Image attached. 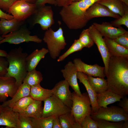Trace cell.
Instances as JSON below:
<instances>
[{"label":"cell","mask_w":128,"mask_h":128,"mask_svg":"<svg viewBox=\"0 0 128 128\" xmlns=\"http://www.w3.org/2000/svg\"><path fill=\"white\" fill-rule=\"evenodd\" d=\"M105 76L108 90L123 96L128 95V58L110 55Z\"/></svg>","instance_id":"1"},{"label":"cell","mask_w":128,"mask_h":128,"mask_svg":"<svg viewBox=\"0 0 128 128\" xmlns=\"http://www.w3.org/2000/svg\"><path fill=\"white\" fill-rule=\"evenodd\" d=\"M99 0H81L62 7L59 14L62 21L71 30L81 29L85 27L88 21L85 16L87 9Z\"/></svg>","instance_id":"2"},{"label":"cell","mask_w":128,"mask_h":128,"mask_svg":"<svg viewBox=\"0 0 128 128\" xmlns=\"http://www.w3.org/2000/svg\"><path fill=\"white\" fill-rule=\"evenodd\" d=\"M28 55L20 47L11 49L5 57L8 62L9 66L4 77L14 78L18 88L23 83L28 72L26 62Z\"/></svg>","instance_id":"3"},{"label":"cell","mask_w":128,"mask_h":128,"mask_svg":"<svg viewBox=\"0 0 128 128\" xmlns=\"http://www.w3.org/2000/svg\"><path fill=\"white\" fill-rule=\"evenodd\" d=\"M43 40L46 44L50 56L53 59L58 57L67 43L62 28L59 27L56 31L50 27L45 32Z\"/></svg>","instance_id":"4"},{"label":"cell","mask_w":128,"mask_h":128,"mask_svg":"<svg viewBox=\"0 0 128 128\" xmlns=\"http://www.w3.org/2000/svg\"><path fill=\"white\" fill-rule=\"evenodd\" d=\"M72 95L73 104L71 112L76 121L80 124L86 116L92 113L90 100L87 92L79 96L74 91Z\"/></svg>","instance_id":"5"},{"label":"cell","mask_w":128,"mask_h":128,"mask_svg":"<svg viewBox=\"0 0 128 128\" xmlns=\"http://www.w3.org/2000/svg\"><path fill=\"white\" fill-rule=\"evenodd\" d=\"M91 116L95 121L103 120L116 122L128 120V113L121 107L114 105L99 107L96 112L92 113Z\"/></svg>","instance_id":"6"},{"label":"cell","mask_w":128,"mask_h":128,"mask_svg":"<svg viewBox=\"0 0 128 128\" xmlns=\"http://www.w3.org/2000/svg\"><path fill=\"white\" fill-rule=\"evenodd\" d=\"M37 9L35 4L29 3L25 0H17L10 7L8 12L21 22L34 14Z\"/></svg>","instance_id":"7"},{"label":"cell","mask_w":128,"mask_h":128,"mask_svg":"<svg viewBox=\"0 0 128 128\" xmlns=\"http://www.w3.org/2000/svg\"><path fill=\"white\" fill-rule=\"evenodd\" d=\"M42 116H58L71 112V109L54 95L44 101Z\"/></svg>","instance_id":"8"},{"label":"cell","mask_w":128,"mask_h":128,"mask_svg":"<svg viewBox=\"0 0 128 128\" xmlns=\"http://www.w3.org/2000/svg\"><path fill=\"white\" fill-rule=\"evenodd\" d=\"M30 32L23 29H17L5 35L2 36L3 39L0 41V45L5 42L17 44L23 42H33L37 43L42 42V40L37 35H31Z\"/></svg>","instance_id":"9"},{"label":"cell","mask_w":128,"mask_h":128,"mask_svg":"<svg viewBox=\"0 0 128 128\" xmlns=\"http://www.w3.org/2000/svg\"><path fill=\"white\" fill-rule=\"evenodd\" d=\"M34 14L33 25L39 24L43 30H47L55 23L53 12L50 6L45 5L37 8Z\"/></svg>","instance_id":"10"},{"label":"cell","mask_w":128,"mask_h":128,"mask_svg":"<svg viewBox=\"0 0 128 128\" xmlns=\"http://www.w3.org/2000/svg\"><path fill=\"white\" fill-rule=\"evenodd\" d=\"M90 34L101 55L105 68V76L110 55L103 36L93 24L88 28Z\"/></svg>","instance_id":"11"},{"label":"cell","mask_w":128,"mask_h":128,"mask_svg":"<svg viewBox=\"0 0 128 128\" xmlns=\"http://www.w3.org/2000/svg\"><path fill=\"white\" fill-rule=\"evenodd\" d=\"M73 63L78 72H82L87 75L95 77L104 78V67L96 64L93 65H88L83 62L80 58L74 59Z\"/></svg>","instance_id":"12"},{"label":"cell","mask_w":128,"mask_h":128,"mask_svg":"<svg viewBox=\"0 0 128 128\" xmlns=\"http://www.w3.org/2000/svg\"><path fill=\"white\" fill-rule=\"evenodd\" d=\"M69 86L68 82L64 80L57 83L52 89L53 95L71 109L73 101L72 93L69 90Z\"/></svg>","instance_id":"13"},{"label":"cell","mask_w":128,"mask_h":128,"mask_svg":"<svg viewBox=\"0 0 128 128\" xmlns=\"http://www.w3.org/2000/svg\"><path fill=\"white\" fill-rule=\"evenodd\" d=\"M61 71L65 79L78 95L81 96V93L78 84L77 78L78 71L74 63L69 62Z\"/></svg>","instance_id":"14"},{"label":"cell","mask_w":128,"mask_h":128,"mask_svg":"<svg viewBox=\"0 0 128 128\" xmlns=\"http://www.w3.org/2000/svg\"><path fill=\"white\" fill-rule=\"evenodd\" d=\"M18 88L13 77H0V101L3 102L9 97L12 98Z\"/></svg>","instance_id":"15"},{"label":"cell","mask_w":128,"mask_h":128,"mask_svg":"<svg viewBox=\"0 0 128 128\" xmlns=\"http://www.w3.org/2000/svg\"><path fill=\"white\" fill-rule=\"evenodd\" d=\"M85 16L88 21L95 18L110 17L116 19L120 16L97 2L94 3L87 9Z\"/></svg>","instance_id":"16"},{"label":"cell","mask_w":128,"mask_h":128,"mask_svg":"<svg viewBox=\"0 0 128 128\" xmlns=\"http://www.w3.org/2000/svg\"><path fill=\"white\" fill-rule=\"evenodd\" d=\"M92 24L103 36L112 39L116 38L127 31L121 26L115 27L108 22H103L101 24L94 22Z\"/></svg>","instance_id":"17"},{"label":"cell","mask_w":128,"mask_h":128,"mask_svg":"<svg viewBox=\"0 0 128 128\" xmlns=\"http://www.w3.org/2000/svg\"><path fill=\"white\" fill-rule=\"evenodd\" d=\"M19 115L9 106L2 107L0 112V125L5 126V128H17Z\"/></svg>","instance_id":"18"},{"label":"cell","mask_w":128,"mask_h":128,"mask_svg":"<svg viewBox=\"0 0 128 128\" xmlns=\"http://www.w3.org/2000/svg\"><path fill=\"white\" fill-rule=\"evenodd\" d=\"M77 76V79L79 80L80 82L84 85L87 91L91 103L92 113L96 112L99 107L96 101L97 93L95 91L89 84L87 75L82 72H78Z\"/></svg>","instance_id":"19"},{"label":"cell","mask_w":128,"mask_h":128,"mask_svg":"<svg viewBox=\"0 0 128 128\" xmlns=\"http://www.w3.org/2000/svg\"><path fill=\"white\" fill-rule=\"evenodd\" d=\"M124 96L107 90L97 93L96 101L99 107H106L108 105L119 101Z\"/></svg>","instance_id":"20"},{"label":"cell","mask_w":128,"mask_h":128,"mask_svg":"<svg viewBox=\"0 0 128 128\" xmlns=\"http://www.w3.org/2000/svg\"><path fill=\"white\" fill-rule=\"evenodd\" d=\"M49 52L47 49L43 48L40 50L36 49L31 54L28 55L26 58L27 71H30L36 69L40 60L45 57Z\"/></svg>","instance_id":"21"},{"label":"cell","mask_w":128,"mask_h":128,"mask_svg":"<svg viewBox=\"0 0 128 128\" xmlns=\"http://www.w3.org/2000/svg\"><path fill=\"white\" fill-rule=\"evenodd\" d=\"M43 108L41 101L34 100L19 114L28 117L39 119L42 117Z\"/></svg>","instance_id":"22"},{"label":"cell","mask_w":128,"mask_h":128,"mask_svg":"<svg viewBox=\"0 0 128 128\" xmlns=\"http://www.w3.org/2000/svg\"><path fill=\"white\" fill-rule=\"evenodd\" d=\"M110 55L128 58V49L120 45L113 39L104 37Z\"/></svg>","instance_id":"23"},{"label":"cell","mask_w":128,"mask_h":128,"mask_svg":"<svg viewBox=\"0 0 128 128\" xmlns=\"http://www.w3.org/2000/svg\"><path fill=\"white\" fill-rule=\"evenodd\" d=\"M53 95L52 89L44 88L40 84L31 87L30 96L34 100L44 101Z\"/></svg>","instance_id":"24"},{"label":"cell","mask_w":128,"mask_h":128,"mask_svg":"<svg viewBox=\"0 0 128 128\" xmlns=\"http://www.w3.org/2000/svg\"><path fill=\"white\" fill-rule=\"evenodd\" d=\"M30 88V86L23 82L18 87L12 99L3 102L1 105L2 107L9 106L24 97L29 96Z\"/></svg>","instance_id":"25"},{"label":"cell","mask_w":128,"mask_h":128,"mask_svg":"<svg viewBox=\"0 0 128 128\" xmlns=\"http://www.w3.org/2000/svg\"><path fill=\"white\" fill-rule=\"evenodd\" d=\"M97 2L105 6L113 12L120 16L124 14L126 5L119 0H99Z\"/></svg>","instance_id":"26"},{"label":"cell","mask_w":128,"mask_h":128,"mask_svg":"<svg viewBox=\"0 0 128 128\" xmlns=\"http://www.w3.org/2000/svg\"><path fill=\"white\" fill-rule=\"evenodd\" d=\"M20 22L15 18L7 20L0 18V31L2 36L5 35L18 29Z\"/></svg>","instance_id":"27"},{"label":"cell","mask_w":128,"mask_h":128,"mask_svg":"<svg viewBox=\"0 0 128 128\" xmlns=\"http://www.w3.org/2000/svg\"><path fill=\"white\" fill-rule=\"evenodd\" d=\"M87 76L89 84L96 93H100L108 90L107 81L104 78H95L91 76Z\"/></svg>","instance_id":"28"},{"label":"cell","mask_w":128,"mask_h":128,"mask_svg":"<svg viewBox=\"0 0 128 128\" xmlns=\"http://www.w3.org/2000/svg\"><path fill=\"white\" fill-rule=\"evenodd\" d=\"M62 128H81L80 124L69 112L59 117Z\"/></svg>","instance_id":"29"},{"label":"cell","mask_w":128,"mask_h":128,"mask_svg":"<svg viewBox=\"0 0 128 128\" xmlns=\"http://www.w3.org/2000/svg\"><path fill=\"white\" fill-rule=\"evenodd\" d=\"M43 79L42 75L41 73L35 69L27 72L23 82L31 87L40 84Z\"/></svg>","instance_id":"30"},{"label":"cell","mask_w":128,"mask_h":128,"mask_svg":"<svg viewBox=\"0 0 128 128\" xmlns=\"http://www.w3.org/2000/svg\"><path fill=\"white\" fill-rule=\"evenodd\" d=\"M34 100L30 96L24 97L17 101L9 106L13 110L20 113L24 110Z\"/></svg>","instance_id":"31"},{"label":"cell","mask_w":128,"mask_h":128,"mask_svg":"<svg viewBox=\"0 0 128 128\" xmlns=\"http://www.w3.org/2000/svg\"><path fill=\"white\" fill-rule=\"evenodd\" d=\"M54 116L39 119L32 118L34 128H52Z\"/></svg>","instance_id":"32"},{"label":"cell","mask_w":128,"mask_h":128,"mask_svg":"<svg viewBox=\"0 0 128 128\" xmlns=\"http://www.w3.org/2000/svg\"><path fill=\"white\" fill-rule=\"evenodd\" d=\"M84 48L78 39L75 40L72 45L63 55L59 56L57 59L58 62L63 61L69 55L75 52L81 50Z\"/></svg>","instance_id":"33"},{"label":"cell","mask_w":128,"mask_h":128,"mask_svg":"<svg viewBox=\"0 0 128 128\" xmlns=\"http://www.w3.org/2000/svg\"><path fill=\"white\" fill-rule=\"evenodd\" d=\"M78 40L83 47L90 48L93 46L94 43L90 34L88 28L82 31Z\"/></svg>","instance_id":"34"},{"label":"cell","mask_w":128,"mask_h":128,"mask_svg":"<svg viewBox=\"0 0 128 128\" xmlns=\"http://www.w3.org/2000/svg\"><path fill=\"white\" fill-rule=\"evenodd\" d=\"M111 24L114 27H118L122 25L125 26L128 28V6L125 5V12L122 16L116 18L111 22Z\"/></svg>","instance_id":"35"},{"label":"cell","mask_w":128,"mask_h":128,"mask_svg":"<svg viewBox=\"0 0 128 128\" xmlns=\"http://www.w3.org/2000/svg\"><path fill=\"white\" fill-rule=\"evenodd\" d=\"M17 126V128H34L32 118L19 113Z\"/></svg>","instance_id":"36"},{"label":"cell","mask_w":128,"mask_h":128,"mask_svg":"<svg viewBox=\"0 0 128 128\" xmlns=\"http://www.w3.org/2000/svg\"><path fill=\"white\" fill-rule=\"evenodd\" d=\"M98 128H122L123 121L111 122L103 120L96 121Z\"/></svg>","instance_id":"37"},{"label":"cell","mask_w":128,"mask_h":128,"mask_svg":"<svg viewBox=\"0 0 128 128\" xmlns=\"http://www.w3.org/2000/svg\"><path fill=\"white\" fill-rule=\"evenodd\" d=\"M80 125L81 128H98L97 121L93 119L91 115L86 116Z\"/></svg>","instance_id":"38"},{"label":"cell","mask_w":128,"mask_h":128,"mask_svg":"<svg viewBox=\"0 0 128 128\" xmlns=\"http://www.w3.org/2000/svg\"><path fill=\"white\" fill-rule=\"evenodd\" d=\"M113 40L120 45L128 49V31Z\"/></svg>","instance_id":"39"},{"label":"cell","mask_w":128,"mask_h":128,"mask_svg":"<svg viewBox=\"0 0 128 128\" xmlns=\"http://www.w3.org/2000/svg\"><path fill=\"white\" fill-rule=\"evenodd\" d=\"M9 63L6 58L0 56V77L4 76L7 72Z\"/></svg>","instance_id":"40"},{"label":"cell","mask_w":128,"mask_h":128,"mask_svg":"<svg viewBox=\"0 0 128 128\" xmlns=\"http://www.w3.org/2000/svg\"><path fill=\"white\" fill-rule=\"evenodd\" d=\"M17 0H0V8L8 12L11 6Z\"/></svg>","instance_id":"41"},{"label":"cell","mask_w":128,"mask_h":128,"mask_svg":"<svg viewBox=\"0 0 128 128\" xmlns=\"http://www.w3.org/2000/svg\"><path fill=\"white\" fill-rule=\"evenodd\" d=\"M46 4L56 6V0H37L35 4L38 8L45 5Z\"/></svg>","instance_id":"42"},{"label":"cell","mask_w":128,"mask_h":128,"mask_svg":"<svg viewBox=\"0 0 128 128\" xmlns=\"http://www.w3.org/2000/svg\"><path fill=\"white\" fill-rule=\"evenodd\" d=\"M122 100L119 101V106L127 113H128V98L126 96L122 98Z\"/></svg>","instance_id":"43"},{"label":"cell","mask_w":128,"mask_h":128,"mask_svg":"<svg viewBox=\"0 0 128 128\" xmlns=\"http://www.w3.org/2000/svg\"><path fill=\"white\" fill-rule=\"evenodd\" d=\"M56 6L59 7L67 6L75 1V0H56Z\"/></svg>","instance_id":"44"},{"label":"cell","mask_w":128,"mask_h":128,"mask_svg":"<svg viewBox=\"0 0 128 128\" xmlns=\"http://www.w3.org/2000/svg\"><path fill=\"white\" fill-rule=\"evenodd\" d=\"M52 128H62L59 116H54L53 121Z\"/></svg>","instance_id":"45"},{"label":"cell","mask_w":128,"mask_h":128,"mask_svg":"<svg viewBox=\"0 0 128 128\" xmlns=\"http://www.w3.org/2000/svg\"><path fill=\"white\" fill-rule=\"evenodd\" d=\"M14 18L13 16L5 13L0 8V18H4L7 20H9L12 19Z\"/></svg>","instance_id":"46"},{"label":"cell","mask_w":128,"mask_h":128,"mask_svg":"<svg viewBox=\"0 0 128 128\" xmlns=\"http://www.w3.org/2000/svg\"><path fill=\"white\" fill-rule=\"evenodd\" d=\"M7 53L3 50L0 49V56L6 57L7 55Z\"/></svg>","instance_id":"47"},{"label":"cell","mask_w":128,"mask_h":128,"mask_svg":"<svg viewBox=\"0 0 128 128\" xmlns=\"http://www.w3.org/2000/svg\"><path fill=\"white\" fill-rule=\"evenodd\" d=\"M122 125V128H128V120L124 121Z\"/></svg>","instance_id":"48"},{"label":"cell","mask_w":128,"mask_h":128,"mask_svg":"<svg viewBox=\"0 0 128 128\" xmlns=\"http://www.w3.org/2000/svg\"><path fill=\"white\" fill-rule=\"evenodd\" d=\"M27 2L30 3L35 4L37 0H25Z\"/></svg>","instance_id":"49"},{"label":"cell","mask_w":128,"mask_h":128,"mask_svg":"<svg viewBox=\"0 0 128 128\" xmlns=\"http://www.w3.org/2000/svg\"><path fill=\"white\" fill-rule=\"evenodd\" d=\"M128 6V0H119Z\"/></svg>","instance_id":"50"},{"label":"cell","mask_w":128,"mask_h":128,"mask_svg":"<svg viewBox=\"0 0 128 128\" xmlns=\"http://www.w3.org/2000/svg\"><path fill=\"white\" fill-rule=\"evenodd\" d=\"M4 38V37H3L2 35L1 36L0 35V41H1Z\"/></svg>","instance_id":"51"},{"label":"cell","mask_w":128,"mask_h":128,"mask_svg":"<svg viewBox=\"0 0 128 128\" xmlns=\"http://www.w3.org/2000/svg\"><path fill=\"white\" fill-rule=\"evenodd\" d=\"M2 107L1 105H0V112L1 110Z\"/></svg>","instance_id":"52"},{"label":"cell","mask_w":128,"mask_h":128,"mask_svg":"<svg viewBox=\"0 0 128 128\" xmlns=\"http://www.w3.org/2000/svg\"><path fill=\"white\" fill-rule=\"evenodd\" d=\"M80 0H75V1H80Z\"/></svg>","instance_id":"53"},{"label":"cell","mask_w":128,"mask_h":128,"mask_svg":"<svg viewBox=\"0 0 128 128\" xmlns=\"http://www.w3.org/2000/svg\"><path fill=\"white\" fill-rule=\"evenodd\" d=\"M0 35H1L0 31Z\"/></svg>","instance_id":"54"}]
</instances>
